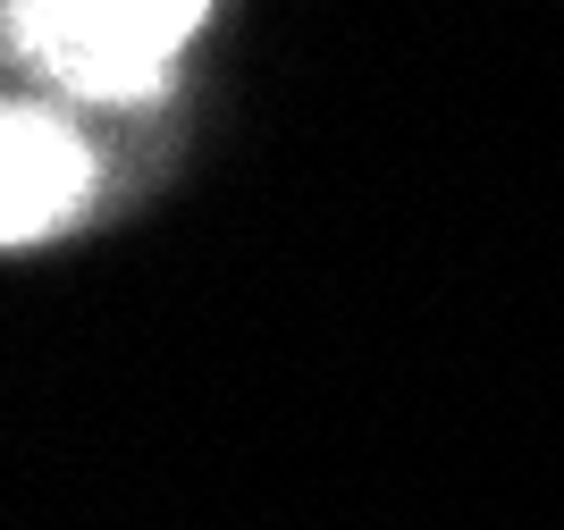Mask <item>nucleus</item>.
I'll list each match as a JSON object with an SVG mask.
<instances>
[{
    "label": "nucleus",
    "mask_w": 564,
    "mask_h": 530,
    "mask_svg": "<svg viewBox=\"0 0 564 530\" xmlns=\"http://www.w3.org/2000/svg\"><path fill=\"white\" fill-rule=\"evenodd\" d=\"M194 25H203L194 0H18L9 9V34L25 60L101 101L152 93L194 43Z\"/></svg>",
    "instance_id": "f257e3e1"
},
{
    "label": "nucleus",
    "mask_w": 564,
    "mask_h": 530,
    "mask_svg": "<svg viewBox=\"0 0 564 530\" xmlns=\"http://www.w3.org/2000/svg\"><path fill=\"white\" fill-rule=\"evenodd\" d=\"M94 185L85 143L43 110H0V245L59 228Z\"/></svg>",
    "instance_id": "f03ea898"
}]
</instances>
